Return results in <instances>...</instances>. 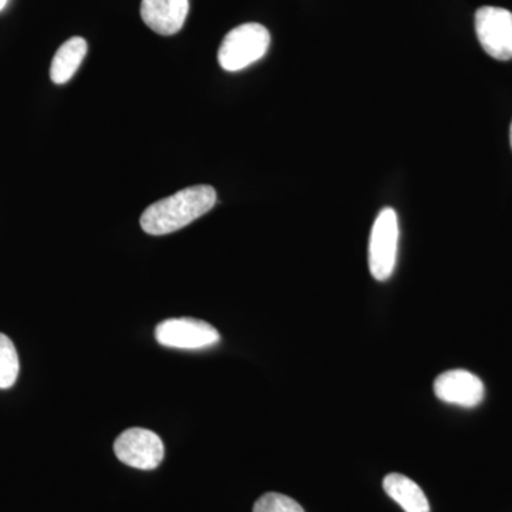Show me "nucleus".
I'll return each instance as SVG.
<instances>
[{
    "label": "nucleus",
    "mask_w": 512,
    "mask_h": 512,
    "mask_svg": "<svg viewBox=\"0 0 512 512\" xmlns=\"http://www.w3.org/2000/svg\"><path fill=\"white\" fill-rule=\"evenodd\" d=\"M254 512H305V510L288 495L268 493L256 501Z\"/></svg>",
    "instance_id": "nucleus-12"
},
{
    "label": "nucleus",
    "mask_w": 512,
    "mask_h": 512,
    "mask_svg": "<svg viewBox=\"0 0 512 512\" xmlns=\"http://www.w3.org/2000/svg\"><path fill=\"white\" fill-rule=\"evenodd\" d=\"M217 202V191L211 185H194L151 204L141 215V228L150 235H167L180 231Z\"/></svg>",
    "instance_id": "nucleus-1"
},
{
    "label": "nucleus",
    "mask_w": 512,
    "mask_h": 512,
    "mask_svg": "<svg viewBox=\"0 0 512 512\" xmlns=\"http://www.w3.org/2000/svg\"><path fill=\"white\" fill-rule=\"evenodd\" d=\"M434 393L441 402L473 409L484 399V384L467 370H448L434 382Z\"/></svg>",
    "instance_id": "nucleus-7"
},
{
    "label": "nucleus",
    "mask_w": 512,
    "mask_h": 512,
    "mask_svg": "<svg viewBox=\"0 0 512 512\" xmlns=\"http://www.w3.org/2000/svg\"><path fill=\"white\" fill-rule=\"evenodd\" d=\"M399 218L393 208H384L373 224L369 242V268L376 281L392 276L399 245Z\"/></svg>",
    "instance_id": "nucleus-3"
},
{
    "label": "nucleus",
    "mask_w": 512,
    "mask_h": 512,
    "mask_svg": "<svg viewBox=\"0 0 512 512\" xmlns=\"http://www.w3.org/2000/svg\"><path fill=\"white\" fill-rule=\"evenodd\" d=\"M383 488L392 500L406 512H430L429 500L412 478L403 474H389L384 477Z\"/></svg>",
    "instance_id": "nucleus-9"
},
{
    "label": "nucleus",
    "mask_w": 512,
    "mask_h": 512,
    "mask_svg": "<svg viewBox=\"0 0 512 512\" xmlns=\"http://www.w3.org/2000/svg\"><path fill=\"white\" fill-rule=\"evenodd\" d=\"M271 35L259 23H245L232 29L222 40L218 62L227 72H239L258 62L268 52Z\"/></svg>",
    "instance_id": "nucleus-2"
},
{
    "label": "nucleus",
    "mask_w": 512,
    "mask_h": 512,
    "mask_svg": "<svg viewBox=\"0 0 512 512\" xmlns=\"http://www.w3.org/2000/svg\"><path fill=\"white\" fill-rule=\"evenodd\" d=\"M190 12V0H143L141 19L161 36H171L184 28Z\"/></svg>",
    "instance_id": "nucleus-8"
},
{
    "label": "nucleus",
    "mask_w": 512,
    "mask_h": 512,
    "mask_svg": "<svg viewBox=\"0 0 512 512\" xmlns=\"http://www.w3.org/2000/svg\"><path fill=\"white\" fill-rule=\"evenodd\" d=\"M19 356L8 336L0 333V389H9L19 376Z\"/></svg>",
    "instance_id": "nucleus-11"
},
{
    "label": "nucleus",
    "mask_w": 512,
    "mask_h": 512,
    "mask_svg": "<svg viewBox=\"0 0 512 512\" xmlns=\"http://www.w3.org/2000/svg\"><path fill=\"white\" fill-rule=\"evenodd\" d=\"M114 453L121 463L137 470H154L164 458L163 440L153 431L128 429L117 437Z\"/></svg>",
    "instance_id": "nucleus-6"
},
{
    "label": "nucleus",
    "mask_w": 512,
    "mask_h": 512,
    "mask_svg": "<svg viewBox=\"0 0 512 512\" xmlns=\"http://www.w3.org/2000/svg\"><path fill=\"white\" fill-rule=\"evenodd\" d=\"M6 5H8V0H0V12L5 9Z\"/></svg>",
    "instance_id": "nucleus-13"
},
{
    "label": "nucleus",
    "mask_w": 512,
    "mask_h": 512,
    "mask_svg": "<svg viewBox=\"0 0 512 512\" xmlns=\"http://www.w3.org/2000/svg\"><path fill=\"white\" fill-rule=\"evenodd\" d=\"M156 339L165 348L197 350L217 345L220 333L202 320L174 318L164 320L157 326Z\"/></svg>",
    "instance_id": "nucleus-4"
},
{
    "label": "nucleus",
    "mask_w": 512,
    "mask_h": 512,
    "mask_svg": "<svg viewBox=\"0 0 512 512\" xmlns=\"http://www.w3.org/2000/svg\"><path fill=\"white\" fill-rule=\"evenodd\" d=\"M476 32L488 56L512 59V13L504 8L483 6L476 12Z\"/></svg>",
    "instance_id": "nucleus-5"
},
{
    "label": "nucleus",
    "mask_w": 512,
    "mask_h": 512,
    "mask_svg": "<svg viewBox=\"0 0 512 512\" xmlns=\"http://www.w3.org/2000/svg\"><path fill=\"white\" fill-rule=\"evenodd\" d=\"M510 141H511V147H512V123H511V130H510Z\"/></svg>",
    "instance_id": "nucleus-14"
},
{
    "label": "nucleus",
    "mask_w": 512,
    "mask_h": 512,
    "mask_svg": "<svg viewBox=\"0 0 512 512\" xmlns=\"http://www.w3.org/2000/svg\"><path fill=\"white\" fill-rule=\"evenodd\" d=\"M87 42L83 37H72L57 50L50 66V79L53 83L64 84L79 70L87 55Z\"/></svg>",
    "instance_id": "nucleus-10"
}]
</instances>
